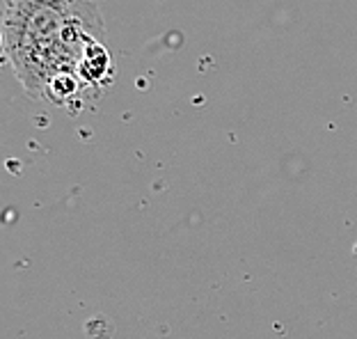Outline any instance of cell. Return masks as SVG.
<instances>
[{"instance_id": "7a4b0ae2", "label": "cell", "mask_w": 357, "mask_h": 339, "mask_svg": "<svg viewBox=\"0 0 357 339\" xmlns=\"http://www.w3.org/2000/svg\"><path fill=\"white\" fill-rule=\"evenodd\" d=\"M78 78L83 80L85 90L99 92L103 87L112 85L115 78V60H112L110 48L105 46V42H96L87 48L83 62L78 64Z\"/></svg>"}, {"instance_id": "6da1fadb", "label": "cell", "mask_w": 357, "mask_h": 339, "mask_svg": "<svg viewBox=\"0 0 357 339\" xmlns=\"http://www.w3.org/2000/svg\"><path fill=\"white\" fill-rule=\"evenodd\" d=\"M105 42L92 0H7L3 51L16 80L37 101L60 74H76L87 48Z\"/></svg>"}]
</instances>
